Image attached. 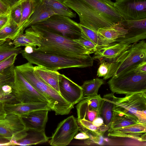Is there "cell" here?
I'll return each mask as SVG.
<instances>
[{
	"instance_id": "30",
	"label": "cell",
	"mask_w": 146,
	"mask_h": 146,
	"mask_svg": "<svg viewBox=\"0 0 146 146\" xmlns=\"http://www.w3.org/2000/svg\"><path fill=\"white\" fill-rule=\"evenodd\" d=\"M79 25L86 36L97 46V48L106 46L113 43L100 36L98 33L97 32L82 25Z\"/></svg>"
},
{
	"instance_id": "43",
	"label": "cell",
	"mask_w": 146,
	"mask_h": 146,
	"mask_svg": "<svg viewBox=\"0 0 146 146\" xmlns=\"http://www.w3.org/2000/svg\"><path fill=\"white\" fill-rule=\"evenodd\" d=\"M6 6L10 8L21 0H0Z\"/></svg>"
},
{
	"instance_id": "8",
	"label": "cell",
	"mask_w": 146,
	"mask_h": 146,
	"mask_svg": "<svg viewBox=\"0 0 146 146\" xmlns=\"http://www.w3.org/2000/svg\"><path fill=\"white\" fill-rule=\"evenodd\" d=\"M34 25L45 28L55 33L73 40L79 38L83 33L79 23L66 16L54 15L44 21Z\"/></svg>"
},
{
	"instance_id": "7",
	"label": "cell",
	"mask_w": 146,
	"mask_h": 146,
	"mask_svg": "<svg viewBox=\"0 0 146 146\" xmlns=\"http://www.w3.org/2000/svg\"><path fill=\"white\" fill-rule=\"evenodd\" d=\"M108 82L111 92L127 95L146 92V73H138L132 69L117 76H113Z\"/></svg>"
},
{
	"instance_id": "46",
	"label": "cell",
	"mask_w": 146,
	"mask_h": 146,
	"mask_svg": "<svg viewBox=\"0 0 146 146\" xmlns=\"http://www.w3.org/2000/svg\"><path fill=\"white\" fill-rule=\"evenodd\" d=\"M36 47L31 46H26L24 50H23L25 52L28 54H30L34 52V48Z\"/></svg>"
},
{
	"instance_id": "24",
	"label": "cell",
	"mask_w": 146,
	"mask_h": 146,
	"mask_svg": "<svg viewBox=\"0 0 146 146\" xmlns=\"http://www.w3.org/2000/svg\"><path fill=\"white\" fill-rule=\"evenodd\" d=\"M97 33L105 39L113 42L116 40L124 37L127 33V31L122 26L120 21L111 27L99 29Z\"/></svg>"
},
{
	"instance_id": "11",
	"label": "cell",
	"mask_w": 146,
	"mask_h": 146,
	"mask_svg": "<svg viewBox=\"0 0 146 146\" xmlns=\"http://www.w3.org/2000/svg\"><path fill=\"white\" fill-rule=\"evenodd\" d=\"M79 131L77 119L73 115L61 121L49 141L54 146H65L70 144Z\"/></svg>"
},
{
	"instance_id": "45",
	"label": "cell",
	"mask_w": 146,
	"mask_h": 146,
	"mask_svg": "<svg viewBox=\"0 0 146 146\" xmlns=\"http://www.w3.org/2000/svg\"><path fill=\"white\" fill-rule=\"evenodd\" d=\"M10 8L0 0V11L4 14H9Z\"/></svg>"
},
{
	"instance_id": "16",
	"label": "cell",
	"mask_w": 146,
	"mask_h": 146,
	"mask_svg": "<svg viewBox=\"0 0 146 146\" xmlns=\"http://www.w3.org/2000/svg\"><path fill=\"white\" fill-rule=\"evenodd\" d=\"M131 44L113 42L108 46L97 48L92 58L93 60H98L100 63L103 61L112 63L128 49Z\"/></svg>"
},
{
	"instance_id": "1",
	"label": "cell",
	"mask_w": 146,
	"mask_h": 146,
	"mask_svg": "<svg viewBox=\"0 0 146 146\" xmlns=\"http://www.w3.org/2000/svg\"><path fill=\"white\" fill-rule=\"evenodd\" d=\"M78 15L79 24L97 32L123 20L111 0H62Z\"/></svg>"
},
{
	"instance_id": "21",
	"label": "cell",
	"mask_w": 146,
	"mask_h": 146,
	"mask_svg": "<svg viewBox=\"0 0 146 146\" xmlns=\"http://www.w3.org/2000/svg\"><path fill=\"white\" fill-rule=\"evenodd\" d=\"M34 71L40 78L60 94L59 72L37 66H34Z\"/></svg>"
},
{
	"instance_id": "27",
	"label": "cell",
	"mask_w": 146,
	"mask_h": 146,
	"mask_svg": "<svg viewBox=\"0 0 146 146\" xmlns=\"http://www.w3.org/2000/svg\"><path fill=\"white\" fill-rule=\"evenodd\" d=\"M21 5L22 17L19 26L23 33L27 22L34 12L36 6V0H21Z\"/></svg>"
},
{
	"instance_id": "48",
	"label": "cell",
	"mask_w": 146,
	"mask_h": 146,
	"mask_svg": "<svg viewBox=\"0 0 146 146\" xmlns=\"http://www.w3.org/2000/svg\"></svg>"
},
{
	"instance_id": "6",
	"label": "cell",
	"mask_w": 146,
	"mask_h": 146,
	"mask_svg": "<svg viewBox=\"0 0 146 146\" xmlns=\"http://www.w3.org/2000/svg\"><path fill=\"white\" fill-rule=\"evenodd\" d=\"M113 111L146 124V92L129 94L123 98L115 96Z\"/></svg>"
},
{
	"instance_id": "5",
	"label": "cell",
	"mask_w": 146,
	"mask_h": 146,
	"mask_svg": "<svg viewBox=\"0 0 146 146\" xmlns=\"http://www.w3.org/2000/svg\"><path fill=\"white\" fill-rule=\"evenodd\" d=\"M146 60V42L144 40L132 44L114 62L110 63L104 80L117 76Z\"/></svg>"
},
{
	"instance_id": "23",
	"label": "cell",
	"mask_w": 146,
	"mask_h": 146,
	"mask_svg": "<svg viewBox=\"0 0 146 146\" xmlns=\"http://www.w3.org/2000/svg\"><path fill=\"white\" fill-rule=\"evenodd\" d=\"M51 137L46 136L45 130L39 131L29 129L27 135L23 138L14 143L15 145H31L46 142Z\"/></svg>"
},
{
	"instance_id": "28",
	"label": "cell",
	"mask_w": 146,
	"mask_h": 146,
	"mask_svg": "<svg viewBox=\"0 0 146 146\" xmlns=\"http://www.w3.org/2000/svg\"><path fill=\"white\" fill-rule=\"evenodd\" d=\"M104 80L97 78L84 81L81 86L84 96L90 97L98 95L99 88L105 84Z\"/></svg>"
},
{
	"instance_id": "17",
	"label": "cell",
	"mask_w": 146,
	"mask_h": 146,
	"mask_svg": "<svg viewBox=\"0 0 146 146\" xmlns=\"http://www.w3.org/2000/svg\"><path fill=\"white\" fill-rule=\"evenodd\" d=\"M108 136L111 137L129 138L140 142L146 141V124L139 123L112 130Z\"/></svg>"
},
{
	"instance_id": "18",
	"label": "cell",
	"mask_w": 146,
	"mask_h": 146,
	"mask_svg": "<svg viewBox=\"0 0 146 146\" xmlns=\"http://www.w3.org/2000/svg\"><path fill=\"white\" fill-rule=\"evenodd\" d=\"M5 108L7 114L12 113L21 117L35 111L44 110L49 111L51 110V108L47 102L40 103H5Z\"/></svg>"
},
{
	"instance_id": "38",
	"label": "cell",
	"mask_w": 146,
	"mask_h": 146,
	"mask_svg": "<svg viewBox=\"0 0 146 146\" xmlns=\"http://www.w3.org/2000/svg\"><path fill=\"white\" fill-rule=\"evenodd\" d=\"M132 68L138 73H146V60L143 61Z\"/></svg>"
},
{
	"instance_id": "14",
	"label": "cell",
	"mask_w": 146,
	"mask_h": 146,
	"mask_svg": "<svg viewBox=\"0 0 146 146\" xmlns=\"http://www.w3.org/2000/svg\"><path fill=\"white\" fill-rule=\"evenodd\" d=\"M102 98L100 94L90 97H84L76 106L77 120L85 119L92 122L100 116L99 111Z\"/></svg>"
},
{
	"instance_id": "37",
	"label": "cell",
	"mask_w": 146,
	"mask_h": 146,
	"mask_svg": "<svg viewBox=\"0 0 146 146\" xmlns=\"http://www.w3.org/2000/svg\"><path fill=\"white\" fill-rule=\"evenodd\" d=\"M111 63L103 61L100 63L98 68L97 76L98 77H104L107 74Z\"/></svg>"
},
{
	"instance_id": "31",
	"label": "cell",
	"mask_w": 146,
	"mask_h": 146,
	"mask_svg": "<svg viewBox=\"0 0 146 146\" xmlns=\"http://www.w3.org/2000/svg\"><path fill=\"white\" fill-rule=\"evenodd\" d=\"M22 48L21 47L16 48L13 42L7 40L0 45V61H2L11 55L20 53Z\"/></svg>"
},
{
	"instance_id": "34",
	"label": "cell",
	"mask_w": 146,
	"mask_h": 146,
	"mask_svg": "<svg viewBox=\"0 0 146 146\" xmlns=\"http://www.w3.org/2000/svg\"><path fill=\"white\" fill-rule=\"evenodd\" d=\"M74 40L81 44L92 53L95 52L97 49V46L89 39L84 33L81 36Z\"/></svg>"
},
{
	"instance_id": "19",
	"label": "cell",
	"mask_w": 146,
	"mask_h": 146,
	"mask_svg": "<svg viewBox=\"0 0 146 146\" xmlns=\"http://www.w3.org/2000/svg\"><path fill=\"white\" fill-rule=\"evenodd\" d=\"M48 110L35 111L21 117L27 127L42 131L45 130L48 119Z\"/></svg>"
},
{
	"instance_id": "3",
	"label": "cell",
	"mask_w": 146,
	"mask_h": 146,
	"mask_svg": "<svg viewBox=\"0 0 146 146\" xmlns=\"http://www.w3.org/2000/svg\"><path fill=\"white\" fill-rule=\"evenodd\" d=\"M28 82L47 100L56 115L69 113L74 105L65 100L56 90L45 82L34 72V66L29 62L15 66Z\"/></svg>"
},
{
	"instance_id": "32",
	"label": "cell",
	"mask_w": 146,
	"mask_h": 146,
	"mask_svg": "<svg viewBox=\"0 0 146 146\" xmlns=\"http://www.w3.org/2000/svg\"><path fill=\"white\" fill-rule=\"evenodd\" d=\"M13 43L16 48L27 46L36 47L35 41L25 33L18 35L13 40Z\"/></svg>"
},
{
	"instance_id": "12",
	"label": "cell",
	"mask_w": 146,
	"mask_h": 146,
	"mask_svg": "<svg viewBox=\"0 0 146 146\" xmlns=\"http://www.w3.org/2000/svg\"><path fill=\"white\" fill-rule=\"evenodd\" d=\"M114 5L124 20L146 19V0H116Z\"/></svg>"
},
{
	"instance_id": "22",
	"label": "cell",
	"mask_w": 146,
	"mask_h": 146,
	"mask_svg": "<svg viewBox=\"0 0 146 146\" xmlns=\"http://www.w3.org/2000/svg\"><path fill=\"white\" fill-rule=\"evenodd\" d=\"M112 92L104 95L100 110L99 115L104 120V123L109 128L113 116V108L115 96Z\"/></svg>"
},
{
	"instance_id": "10",
	"label": "cell",
	"mask_w": 146,
	"mask_h": 146,
	"mask_svg": "<svg viewBox=\"0 0 146 146\" xmlns=\"http://www.w3.org/2000/svg\"><path fill=\"white\" fill-rule=\"evenodd\" d=\"M28 129L22 117L14 114H7L5 119H0V136L15 145L27 135Z\"/></svg>"
},
{
	"instance_id": "36",
	"label": "cell",
	"mask_w": 146,
	"mask_h": 146,
	"mask_svg": "<svg viewBox=\"0 0 146 146\" xmlns=\"http://www.w3.org/2000/svg\"><path fill=\"white\" fill-rule=\"evenodd\" d=\"M17 55V54H13L6 58L0 61V73L14 64Z\"/></svg>"
},
{
	"instance_id": "26",
	"label": "cell",
	"mask_w": 146,
	"mask_h": 146,
	"mask_svg": "<svg viewBox=\"0 0 146 146\" xmlns=\"http://www.w3.org/2000/svg\"><path fill=\"white\" fill-rule=\"evenodd\" d=\"M140 123L124 114L113 111V116L108 132L112 130L133 125Z\"/></svg>"
},
{
	"instance_id": "15",
	"label": "cell",
	"mask_w": 146,
	"mask_h": 146,
	"mask_svg": "<svg viewBox=\"0 0 146 146\" xmlns=\"http://www.w3.org/2000/svg\"><path fill=\"white\" fill-rule=\"evenodd\" d=\"M60 94L67 102L74 105L84 99L82 89L63 74H60L59 78Z\"/></svg>"
},
{
	"instance_id": "2",
	"label": "cell",
	"mask_w": 146,
	"mask_h": 146,
	"mask_svg": "<svg viewBox=\"0 0 146 146\" xmlns=\"http://www.w3.org/2000/svg\"><path fill=\"white\" fill-rule=\"evenodd\" d=\"M25 33L35 42L34 51L74 58H82L92 54L74 40L64 37L45 28L33 25Z\"/></svg>"
},
{
	"instance_id": "29",
	"label": "cell",
	"mask_w": 146,
	"mask_h": 146,
	"mask_svg": "<svg viewBox=\"0 0 146 146\" xmlns=\"http://www.w3.org/2000/svg\"><path fill=\"white\" fill-rule=\"evenodd\" d=\"M46 3L56 15L66 16L70 18H75L76 14L64 3L62 0H44Z\"/></svg>"
},
{
	"instance_id": "4",
	"label": "cell",
	"mask_w": 146,
	"mask_h": 146,
	"mask_svg": "<svg viewBox=\"0 0 146 146\" xmlns=\"http://www.w3.org/2000/svg\"><path fill=\"white\" fill-rule=\"evenodd\" d=\"M20 53L28 62L55 71L64 68L91 67L92 66L94 61L90 55L84 57L74 58L35 51L28 54L22 50Z\"/></svg>"
},
{
	"instance_id": "9",
	"label": "cell",
	"mask_w": 146,
	"mask_h": 146,
	"mask_svg": "<svg viewBox=\"0 0 146 146\" xmlns=\"http://www.w3.org/2000/svg\"><path fill=\"white\" fill-rule=\"evenodd\" d=\"M10 85L18 102H48L46 98L28 82L15 66L13 70V80Z\"/></svg>"
},
{
	"instance_id": "25",
	"label": "cell",
	"mask_w": 146,
	"mask_h": 146,
	"mask_svg": "<svg viewBox=\"0 0 146 146\" xmlns=\"http://www.w3.org/2000/svg\"><path fill=\"white\" fill-rule=\"evenodd\" d=\"M23 34L19 25L9 16L7 24L0 30V45L7 40H13L19 35Z\"/></svg>"
},
{
	"instance_id": "41",
	"label": "cell",
	"mask_w": 146,
	"mask_h": 146,
	"mask_svg": "<svg viewBox=\"0 0 146 146\" xmlns=\"http://www.w3.org/2000/svg\"><path fill=\"white\" fill-rule=\"evenodd\" d=\"M92 124L97 127H101L106 125L104 123L103 119L100 116L96 117L92 122Z\"/></svg>"
},
{
	"instance_id": "47",
	"label": "cell",
	"mask_w": 146,
	"mask_h": 146,
	"mask_svg": "<svg viewBox=\"0 0 146 146\" xmlns=\"http://www.w3.org/2000/svg\"><path fill=\"white\" fill-rule=\"evenodd\" d=\"M3 14H5L3 13L2 12H1V11H0V15Z\"/></svg>"
},
{
	"instance_id": "13",
	"label": "cell",
	"mask_w": 146,
	"mask_h": 146,
	"mask_svg": "<svg viewBox=\"0 0 146 146\" xmlns=\"http://www.w3.org/2000/svg\"><path fill=\"white\" fill-rule=\"evenodd\" d=\"M127 33L125 36L115 40V42L131 44L146 38V19L121 21Z\"/></svg>"
},
{
	"instance_id": "39",
	"label": "cell",
	"mask_w": 146,
	"mask_h": 146,
	"mask_svg": "<svg viewBox=\"0 0 146 146\" xmlns=\"http://www.w3.org/2000/svg\"><path fill=\"white\" fill-rule=\"evenodd\" d=\"M9 18V14H3L0 15V30L7 24Z\"/></svg>"
},
{
	"instance_id": "33",
	"label": "cell",
	"mask_w": 146,
	"mask_h": 146,
	"mask_svg": "<svg viewBox=\"0 0 146 146\" xmlns=\"http://www.w3.org/2000/svg\"><path fill=\"white\" fill-rule=\"evenodd\" d=\"M15 67L14 64L0 73V90L3 85L10 84L13 81V70Z\"/></svg>"
},
{
	"instance_id": "40",
	"label": "cell",
	"mask_w": 146,
	"mask_h": 146,
	"mask_svg": "<svg viewBox=\"0 0 146 146\" xmlns=\"http://www.w3.org/2000/svg\"><path fill=\"white\" fill-rule=\"evenodd\" d=\"M5 102H0V119H5L7 115L5 108Z\"/></svg>"
},
{
	"instance_id": "42",
	"label": "cell",
	"mask_w": 146,
	"mask_h": 146,
	"mask_svg": "<svg viewBox=\"0 0 146 146\" xmlns=\"http://www.w3.org/2000/svg\"><path fill=\"white\" fill-rule=\"evenodd\" d=\"M15 145L9 140L0 136V146H11Z\"/></svg>"
},
{
	"instance_id": "35",
	"label": "cell",
	"mask_w": 146,
	"mask_h": 146,
	"mask_svg": "<svg viewBox=\"0 0 146 146\" xmlns=\"http://www.w3.org/2000/svg\"><path fill=\"white\" fill-rule=\"evenodd\" d=\"M21 0L10 8L9 13L10 17L19 25L22 17V9L21 5Z\"/></svg>"
},
{
	"instance_id": "44",
	"label": "cell",
	"mask_w": 146,
	"mask_h": 146,
	"mask_svg": "<svg viewBox=\"0 0 146 146\" xmlns=\"http://www.w3.org/2000/svg\"><path fill=\"white\" fill-rule=\"evenodd\" d=\"M89 138V136L83 132H81L77 133L74 137V138L79 140H86Z\"/></svg>"
},
{
	"instance_id": "20",
	"label": "cell",
	"mask_w": 146,
	"mask_h": 146,
	"mask_svg": "<svg viewBox=\"0 0 146 146\" xmlns=\"http://www.w3.org/2000/svg\"><path fill=\"white\" fill-rule=\"evenodd\" d=\"M56 15L44 0H36V6L34 13L30 18L25 28L35 24L44 21Z\"/></svg>"
}]
</instances>
